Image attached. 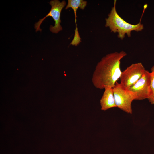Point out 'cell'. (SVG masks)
I'll use <instances>...</instances> for the list:
<instances>
[{"instance_id": "cell-1", "label": "cell", "mask_w": 154, "mask_h": 154, "mask_svg": "<svg viewBox=\"0 0 154 154\" xmlns=\"http://www.w3.org/2000/svg\"><path fill=\"white\" fill-rule=\"evenodd\" d=\"M127 55L123 51L115 52L103 57L96 65L92 78L94 86L100 89L107 86L113 88L120 78L122 72L121 60Z\"/></svg>"}, {"instance_id": "cell-6", "label": "cell", "mask_w": 154, "mask_h": 154, "mask_svg": "<svg viewBox=\"0 0 154 154\" xmlns=\"http://www.w3.org/2000/svg\"><path fill=\"white\" fill-rule=\"evenodd\" d=\"M150 84V72L146 70L137 82L127 89L136 94V100H142L147 99L151 95Z\"/></svg>"}, {"instance_id": "cell-5", "label": "cell", "mask_w": 154, "mask_h": 154, "mask_svg": "<svg viewBox=\"0 0 154 154\" xmlns=\"http://www.w3.org/2000/svg\"><path fill=\"white\" fill-rule=\"evenodd\" d=\"M146 70L141 62L132 64L122 72L120 78V84L128 88L137 82Z\"/></svg>"}, {"instance_id": "cell-2", "label": "cell", "mask_w": 154, "mask_h": 154, "mask_svg": "<svg viewBox=\"0 0 154 154\" xmlns=\"http://www.w3.org/2000/svg\"><path fill=\"white\" fill-rule=\"evenodd\" d=\"M116 0H114V6L105 19L106 27H109L111 32L117 33L118 38L123 40L126 35L128 37L131 36V32L142 31L144 29L143 25L140 21L133 25L129 23L123 19L117 13L116 9Z\"/></svg>"}, {"instance_id": "cell-8", "label": "cell", "mask_w": 154, "mask_h": 154, "mask_svg": "<svg viewBox=\"0 0 154 154\" xmlns=\"http://www.w3.org/2000/svg\"><path fill=\"white\" fill-rule=\"evenodd\" d=\"M87 2L86 1L83 0H68L67 5L65 8L66 9L71 8L72 9L74 12L75 17V23H76V29L75 30V34L74 38L78 39L80 37L78 31V29L76 23L77 17L76 11L78 8L83 10L86 6Z\"/></svg>"}, {"instance_id": "cell-9", "label": "cell", "mask_w": 154, "mask_h": 154, "mask_svg": "<svg viewBox=\"0 0 154 154\" xmlns=\"http://www.w3.org/2000/svg\"><path fill=\"white\" fill-rule=\"evenodd\" d=\"M150 74V86L152 94L150 97L147 98L149 102L153 105H154V65L151 67Z\"/></svg>"}, {"instance_id": "cell-7", "label": "cell", "mask_w": 154, "mask_h": 154, "mask_svg": "<svg viewBox=\"0 0 154 154\" xmlns=\"http://www.w3.org/2000/svg\"><path fill=\"white\" fill-rule=\"evenodd\" d=\"M104 89L105 90L100 100L101 110L106 111L110 108L117 107L112 88L106 86Z\"/></svg>"}, {"instance_id": "cell-4", "label": "cell", "mask_w": 154, "mask_h": 154, "mask_svg": "<svg viewBox=\"0 0 154 154\" xmlns=\"http://www.w3.org/2000/svg\"><path fill=\"white\" fill-rule=\"evenodd\" d=\"M51 8L49 13L44 18L40 19L38 21L36 22L34 25L36 31L42 30L40 28V26L43 21L47 17L51 16L52 17L55 22L54 25H51L50 28V30L51 32L57 33L60 31L62 30V28L60 24L61 23L60 14L62 9L66 5V2L64 0L60 2L58 0H52L49 2Z\"/></svg>"}, {"instance_id": "cell-3", "label": "cell", "mask_w": 154, "mask_h": 154, "mask_svg": "<svg viewBox=\"0 0 154 154\" xmlns=\"http://www.w3.org/2000/svg\"><path fill=\"white\" fill-rule=\"evenodd\" d=\"M112 88L117 107L127 113L132 114L131 104L133 100H136V94L117 82Z\"/></svg>"}]
</instances>
